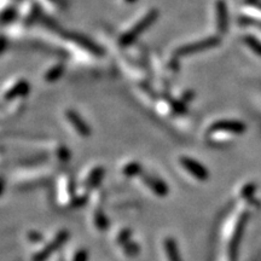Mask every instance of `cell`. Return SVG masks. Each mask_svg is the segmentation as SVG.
Wrapping results in <instances>:
<instances>
[{
	"mask_svg": "<svg viewBox=\"0 0 261 261\" xmlns=\"http://www.w3.org/2000/svg\"><path fill=\"white\" fill-rule=\"evenodd\" d=\"M249 214L247 208L235 203L221 219L216 233V261H237L238 247Z\"/></svg>",
	"mask_w": 261,
	"mask_h": 261,
	"instance_id": "1",
	"label": "cell"
},
{
	"mask_svg": "<svg viewBox=\"0 0 261 261\" xmlns=\"http://www.w3.org/2000/svg\"><path fill=\"white\" fill-rule=\"evenodd\" d=\"M53 174L54 167L51 164H30L16 169L11 175V181L18 189H32L46 184Z\"/></svg>",
	"mask_w": 261,
	"mask_h": 261,
	"instance_id": "2",
	"label": "cell"
},
{
	"mask_svg": "<svg viewBox=\"0 0 261 261\" xmlns=\"http://www.w3.org/2000/svg\"><path fill=\"white\" fill-rule=\"evenodd\" d=\"M246 130L244 123L237 120H218L213 122L206 131V142L210 147H225L231 144L233 139Z\"/></svg>",
	"mask_w": 261,
	"mask_h": 261,
	"instance_id": "3",
	"label": "cell"
},
{
	"mask_svg": "<svg viewBox=\"0 0 261 261\" xmlns=\"http://www.w3.org/2000/svg\"><path fill=\"white\" fill-rule=\"evenodd\" d=\"M103 177L104 167L101 164H92L81 172L75 181V208L87 205L92 192L101 188Z\"/></svg>",
	"mask_w": 261,
	"mask_h": 261,
	"instance_id": "4",
	"label": "cell"
},
{
	"mask_svg": "<svg viewBox=\"0 0 261 261\" xmlns=\"http://www.w3.org/2000/svg\"><path fill=\"white\" fill-rule=\"evenodd\" d=\"M69 238V231L56 229L44 236L43 241L34 248L29 249L28 261H49L53 255L60 252L62 247Z\"/></svg>",
	"mask_w": 261,
	"mask_h": 261,
	"instance_id": "5",
	"label": "cell"
},
{
	"mask_svg": "<svg viewBox=\"0 0 261 261\" xmlns=\"http://www.w3.org/2000/svg\"><path fill=\"white\" fill-rule=\"evenodd\" d=\"M105 196L102 188H98L91 195L89 202H87V214L86 221L90 230L93 233L102 235L109 231V218L106 215L105 209Z\"/></svg>",
	"mask_w": 261,
	"mask_h": 261,
	"instance_id": "6",
	"label": "cell"
},
{
	"mask_svg": "<svg viewBox=\"0 0 261 261\" xmlns=\"http://www.w3.org/2000/svg\"><path fill=\"white\" fill-rule=\"evenodd\" d=\"M64 48L71 57L85 63L100 58L103 54V51L95 43L76 34L67 35L64 38Z\"/></svg>",
	"mask_w": 261,
	"mask_h": 261,
	"instance_id": "7",
	"label": "cell"
},
{
	"mask_svg": "<svg viewBox=\"0 0 261 261\" xmlns=\"http://www.w3.org/2000/svg\"><path fill=\"white\" fill-rule=\"evenodd\" d=\"M53 202L59 210L75 208V181L68 173H59L54 179Z\"/></svg>",
	"mask_w": 261,
	"mask_h": 261,
	"instance_id": "8",
	"label": "cell"
},
{
	"mask_svg": "<svg viewBox=\"0 0 261 261\" xmlns=\"http://www.w3.org/2000/svg\"><path fill=\"white\" fill-rule=\"evenodd\" d=\"M158 17V11L157 9H150L147 12L143 13L142 16H139L137 18L136 22L131 24L128 27L127 30H123L119 37V45L121 48H130L131 45H133L136 43L137 38L139 35L143 34L151 24L154 23Z\"/></svg>",
	"mask_w": 261,
	"mask_h": 261,
	"instance_id": "9",
	"label": "cell"
},
{
	"mask_svg": "<svg viewBox=\"0 0 261 261\" xmlns=\"http://www.w3.org/2000/svg\"><path fill=\"white\" fill-rule=\"evenodd\" d=\"M132 181H134V185L139 190L144 192V194L149 195L153 199L162 200L168 196L169 189L167 186L166 181L162 180L156 174L144 171V169H143V172L138 177L134 178Z\"/></svg>",
	"mask_w": 261,
	"mask_h": 261,
	"instance_id": "10",
	"label": "cell"
},
{
	"mask_svg": "<svg viewBox=\"0 0 261 261\" xmlns=\"http://www.w3.org/2000/svg\"><path fill=\"white\" fill-rule=\"evenodd\" d=\"M178 166H179L181 172L185 173L189 179L196 181V183H206L209 179V171L207 169V167L197 161L196 158L181 155L180 157H178Z\"/></svg>",
	"mask_w": 261,
	"mask_h": 261,
	"instance_id": "11",
	"label": "cell"
},
{
	"mask_svg": "<svg viewBox=\"0 0 261 261\" xmlns=\"http://www.w3.org/2000/svg\"><path fill=\"white\" fill-rule=\"evenodd\" d=\"M219 43H220V38L216 37V35H211V37H207L205 39L184 44V45L179 46L173 51V56L177 57L178 59L181 57L192 56V54L200 53V52L210 50V49L219 45Z\"/></svg>",
	"mask_w": 261,
	"mask_h": 261,
	"instance_id": "12",
	"label": "cell"
},
{
	"mask_svg": "<svg viewBox=\"0 0 261 261\" xmlns=\"http://www.w3.org/2000/svg\"><path fill=\"white\" fill-rule=\"evenodd\" d=\"M160 261H183L177 241L172 235H162L157 242Z\"/></svg>",
	"mask_w": 261,
	"mask_h": 261,
	"instance_id": "13",
	"label": "cell"
},
{
	"mask_svg": "<svg viewBox=\"0 0 261 261\" xmlns=\"http://www.w3.org/2000/svg\"><path fill=\"white\" fill-rule=\"evenodd\" d=\"M30 91V86L26 79H16L10 81L2 90V101L9 102L16 98H26Z\"/></svg>",
	"mask_w": 261,
	"mask_h": 261,
	"instance_id": "14",
	"label": "cell"
},
{
	"mask_svg": "<svg viewBox=\"0 0 261 261\" xmlns=\"http://www.w3.org/2000/svg\"><path fill=\"white\" fill-rule=\"evenodd\" d=\"M227 6L224 0H215L213 4V24L216 37H220L227 30Z\"/></svg>",
	"mask_w": 261,
	"mask_h": 261,
	"instance_id": "15",
	"label": "cell"
},
{
	"mask_svg": "<svg viewBox=\"0 0 261 261\" xmlns=\"http://www.w3.org/2000/svg\"><path fill=\"white\" fill-rule=\"evenodd\" d=\"M64 119L69 123L70 127L73 128V131L75 132L76 134H79V137H81V138H87V137H90V127L75 110H73V109H67V110L64 111Z\"/></svg>",
	"mask_w": 261,
	"mask_h": 261,
	"instance_id": "16",
	"label": "cell"
},
{
	"mask_svg": "<svg viewBox=\"0 0 261 261\" xmlns=\"http://www.w3.org/2000/svg\"><path fill=\"white\" fill-rule=\"evenodd\" d=\"M38 6L34 0H21L17 9V17L22 24H29L37 18Z\"/></svg>",
	"mask_w": 261,
	"mask_h": 261,
	"instance_id": "17",
	"label": "cell"
},
{
	"mask_svg": "<svg viewBox=\"0 0 261 261\" xmlns=\"http://www.w3.org/2000/svg\"><path fill=\"white\" fill-rule=\"evenodd\" d=\"M132 237H133L132 229L130 226H126V225H117V226L112 227L110 232H109V241H110L114 248H117L122 243L131 240Z\"/></svg>",
	"mask_w": 261,
	"mask_h": 261,
	"instance_id": "18",
	"label": "cell"
},
{
	"mask_svg": "<svg viewBox=\"0 0 261 261\" xmlns=\"http://www.w3.org/2000/svg\"><path fill=\"white\" fill-rule=\"evenodd\" d=\"M117 255L121 258V259L125 260H133L141 254V244L139 242L136 240V238L132 237L131 240H128L125 243H122L121 246L115 248Z\"/></svg>",
	"mask_w": 261,
	"mask_h": 261,
	"instance_id": "19",
	"label": "cell"
},
{
	"mask_svg": "<svg viewBox=\"0 0 261 261\" xmlns=\"http://www.w3.org/2000/svg\"><path fill=\"white\" fill-rule=\"evenodd\" d=\"M143 169L144 168H143L142 164L139 163L138 161L130 160V161L123 162V163L120 166L119 171H120V174L122 175L123 178L133 180L134 178L138 177V175L141 174V173L143 172Z\"/></svg>",
	"mask_w": 261,
	"mask_h": 261,
	"instance_id": "20",
	"label": "cell"
},
{
	"mask_svg": "<svg viewBox=\"0 0 261 261\" xmlns=\"http://www.w3.org/2000/svg\"><path fill=\"white\" fill-rule=\"evenodd\" d=\"M89 253L81 247H71L67 252H63V261H87Z\"/></svg>",
	"mask_w": 261,
	"mask_h": 261,
	"instance_id": "21",
	"label": "cell"
},
{
	"mask_svg": "<svg viewBox=\"0 0 261 261\" xmlns=\"http://www.w3.org/2000/svg\"><path fill=\"white\" fill-rule=\"evenodd\" d=\"M63 71H64V64L62 62H57L54 64L50 65L44 73V80L46 82H54L62 76Z\"/></svg>",
	"mask_w": 261,
	"mask_h": 261,
	"instance_id": "22",
	"label": "cell"
},
{
	"mask_svg": "<svg viewBox=\"0 0 261 261\" xmlns=\"http://www.w3.org/2000/svg\"><path fill=\"white\" fill-rule=\"evenodd\" d=\"M44 236L45 235L43 232L38 231V230H28V231H26V233H24V244L28 247V249L34 248L35 246H38L43 241Z\"/></svg>",
	"mask_w": 261,
	"mask_h": 261,
	"instance_id": "23",
	"label": "cell"
},
{
	"mask_svg": "<svg viewBox=\"0 0 261 261\" xmlns=\"http://www.w3.org/2000/svg\"><path fill=\"white\" fill-rule=\"evenodd\" d=\"M4 110L6 112L7 116H15V115L20 114V111L23 109L24 105V98H16V100H11L9 102H5Z\"/></svg>",
	"mask_w": 261,
	"mask_h": 261,
	"instance_id": "24",
	"label": "cell"
},
{
	"mask_svg": "<svg viewBox=\"0 0 261 261\" xmlns=\"http://www.w3.org/2000/svg\"><path fill=\"white\" fill-rule=\"evenodd\" d=\"M37 2L39 4L40 7H43L46 11H51V12L57 11V9L59 7L57 0H37Z\"/></svg>",
	"mask_w": 261,
	"mask_h": 261,
	"instance_id": "25",
	"label": "cell"
},
{
	"mask_svg": "<svg viewBox=\"0 0 261 261\" xmlns=\"http://www.w3.org/2000/svg\"><path fill=\"white\" fill-rule=\"evenodd\" d=\"M137 0H122L123 4H133V2H136Z\"/></svg>",
	"mask_w": 261,
	"mask_h": 261,
	"instance_id": "26",
	"label": "cell"
}]
</instances>
